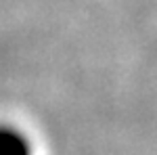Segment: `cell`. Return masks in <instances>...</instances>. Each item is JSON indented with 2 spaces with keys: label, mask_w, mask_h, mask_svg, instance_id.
<instances>
[{
  "label": "cell",
  "mask_w": 157,
  "mask_h": 155,
  "mask_svg": "<svg viewBox=\"0 0 157 155\" xmlns=\"http://www.w3.org/2000/svg\"><path fill=\"white\" fill-rule=\"evenodd\" d=\"M0 155H34V145L17 126L0 124Z\"/></svg>",
  "instance_id": "1"
}]
</instances>
